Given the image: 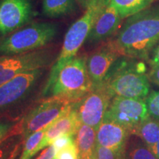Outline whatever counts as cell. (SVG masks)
<instances>
[{"instance_id":"obj_17","label":"cell","mask_w":159,"mask_h":159,"mask_svg":"<svg viewBox=\"0 0 159 159\" xmlns=\"http://www.w3.org/2000/svg\"><path fill=\"white\" fill-rule=\"evenodd\" d=\"M76 0H43L42 12L49 18L66 16L75 11Z\"/></svg>"},{"instance_id":"obj_34","label":"cell","mask_w":159,"mask_h":159,"mask_svg":"<svg viewBox=\"0 0 159 159\" xmlns=\"http://www.w3.org/2000/svg\"><path fill=\"white\" fill-rule=\"evenodd\" d=\"M78 159H94L92 157H81V158H78Z\"/></svg>"},{"instance_id":"obj_12","label":"cell","mask_w":159,"mask_h":159,"mask_svg":"<svg viewBox=\"0 0 159 159\" xmlns=\"http://www.w3.org/2000/svg\"><path fill=\"white\" fill-rule=\"evenodd\" d=\"M121 56L114 40L103 43L87 55V70L94 88L104 82L111 67Z\"/></svg>"},{"instance_id":"obj_33","label":"cell","mask_w":159,"mask_h":159,"mask_svg":"<svg viewBox=\"0 0 159 159\" xmlns=\"http://www.w3.org/2000/svg\"><path fill=\"white\" fill-rule=\"evenodd\" d=\"M21 144L20 145H19V146L17 147L16 148V149L15 150V151L14 152H13V155H12V156L11 157V158L10 159H16V156H17V155H18V153H19V149H20V146H21Z\"/></svg>"},{"instance_id":"obj_23","label":"cell","mask_w":159,"mask_h":159,"mask_svg":"<svg viewBox=\"0 0 159 159\" xmlns=\"http://www.w3.org/2000/svg\"><path fill=\"white\" fill-rule=\"evenodd\" d=\"M94 159H125V150H114L97 144Z\"/></svg>"},{"instance_id":"obj_24","label":"cell","mask_w":159,"mask_h":159,"mask_svg":"<svg viewBox=\"0 0 159 159\" xmlns=\"http://www.w3.org/2000/svg\"><path fill=\"white\" fill-rule=\"evenodd\" d=\"M151 118L159 121V91H152L145 99Z\"/></svg>"},{"instance_id":"obj_10","label":"cell","mask_w":159,"mask_h":159,"mask_svg":"<svg viewBox=\"0 0 159 159\" xmlns=\"http://www.w3.org/2000/svg\"><path fill=\"white\" fill-rule=\"evenodd\" d=\"M33 13L31 0H1L0 41L27 25Z\"/></svg>"},{"instance_id":"obj_21","label":"cell","mask_w":159,"mask_h":159,"mask_svg":"<svg viewBox=\"0 0 159 159\" xmlns=\"http://www.w3.org/2000/svg\"><path fill=\"white\" fill-rule=\"evenodd\" d=\"M46 129L47 128L37 131L34 134L30 135L26 139L22 150V155L20 159H30L39 152V148L44 136Z\"/></svg>"},{"instance_id":"obj_9","label":"cell","mask_w":159,"mask_h":159,"mask_svg":"<svg viewBox=\"0 0 159 159\" xmlns=\"http://www.w3.org/2000/svg\"><path fill=\"white\" fill-rule=\"evenodd\" d=\"M112 99L113 96L102 83L75 102L73 107L80 122L97 130L104 119Z\"/></svg>"},{"instance_id":"obj_22","label":"cell","mask_w":159,"mask_h":159,"mask_svg":"<svg viewBox=\"0 0 159 159\" xmlns=\"http://www.w3.org/2000/svg\"><path fill=\"white\" fill-rule=\"evenodd\" d=\"M125 159H158L144 142H137L131 147Z\"/></svg>"},{"instance_id":"obj_19","label":"cell","mask_w":159,"mask_h":159,"mask_svg":"<svg viewBox=\"0 0 159 159\" xmlns=\"http://www.w3.org/2000/svg\"><path fill=\"white\" fill-rule=\"evenodd\" d=\"M118 11L122 19L148 8L154 0H107Z\"/></svg>"},{"instance_id":"obj_28","label":"cell","mask_w":159,"mask_h":159,"mask_svg":"<svg viewBox=\"0 0 159 159\" xmlns=\"http://www.w3.org/2000/svg\"><path fill=\"white\" fill-rule=\"evenodd\" d=\"M56 150L52 144H50L40 154V156L36 159H55L56 156Z\"/></svg>"},{"instance_id":"obj_8","label":"cell","mask_w":159,"mask_h":159,"mask_svg":"<svg viewBox=\"0 0 159 159\" xmlns=\"http://www.w3.org/2000/svg\"><path fill=\"white\" fill-rule=\"evenodd\" d=\"M150 118L145 99L114 97L104 119L114 121L125 127L132 134L139 125Z\"/></svg>"},{"instance_id":"obj_11","label":"cell","mask_w":159,"mask_h":159,"mask_svg":"<svg viewBox=\"0 0 159 159\" xmlns=\"http://www.w3.org/2000/svg\"><path fill=\"white\" fill-rule=\"evenodd\" d=\"M46 69L26 71L0 85V110L25 99L33 91Z\"/></svg>"},{"instance_id":"obj_29","label":"cell","mask_w":159,"mask_h":159,"mask_svg":"<svg viewBox=\"0 0 159 159\" xmlns=\"http://www.w3.org/2000/svg\"><path fill=\"white\" fill-rule=\"evenodd\" d=\"M148 77L150 82L159 86V66L151 67V70L148 73Z\"/></svg>"},{"instance_id":"obj_5","label":"cell","mask_w":159,"mask_h":159,"mask_svg":"<svg viewBox=\"0 0 159 159\" xmlns=\"http://www.w3.org/2000/svg\"><path fill=\"white\" fill-rule=\"evenodd\" d=\"M106 4L107 0H94L82 16L69 27L66 33L61 50L52 66H61L77 55L80 49L86 41L95 20Z\"/></svg>"},{"instance_id":"obj_18","label":"cell","mask_w":159,"mask_h":159,"mask_svg":"<svg viewBox=\"0 0 159 159\" xmlns=\"http://www.w3.org/2000/svg\"><path fill=\"white\" fill-rule=\"evenodd\" d=\"M132 134L139 137L149 148H152L159 141V121L150 117L139 125Z\"/></svg>"},{"instance_id":"obj_13","label":"cell","mask_w":159,"mask_h":159,"mask_svg":"<svg viewBox=\"0 0 159 159\" xmlns=\"http://www.w3.org/2000/svg\"><path fill=\"white\" fill-rule=\"evenodd\" d=\"M122 19L118 11L107 1L104 9L95 20L85 43L94 44L109 39L116 33Z\"/></svg>"},{"instance_id":"obj_6","label":"cell","mask_w":159,"mask_h":159,"mask_svg":"<svg viewBox=\"0 0 159 159\" xmlns=\"http://www.w3.org/2000/svg\"><path fill=\"white\" fill-rule=\"evenodd\" d=\"M54 54L49 49L14 55L0 56V85L18 75L39 69H46L52 62Z\"/></svg>"},{"instance_id":"obj_26","label":"cell","mask_w":159,"mask_h":159,"mask_svg":"<svg viewBox=\"0 0 159 159\" xmlns=\"http://www.w3.org/2000/svg\"><path fill=\"white\" fill-rule=\"evenodd\" d=\"M55 159H78V152L76 144L59 151L56 154Z\"/></svg>"},{"instance_id":"obj_20","label":"cell","mask_w":159,"mask_h":159,"mask_svg":"<svg viewBox=\"0 0 159 159\" xmlns=\"http://www.w3.org/2000/svg\"><path fill=\"white\" fill-rule=\"evenodd\" d=\"M24 139L14 128H12L8 134L0 141V159H10L16 149L21 144Z\"/></svg>"},{"instance_id":"obj_27","label":"cell","mask_w":159,"mask_h":159,"mask_svg":"<svg viewBox=\"0 0 159 159\" xmlns=\"http://www.w3.org/2000/svg\"><path fill=\"white\" fill-rule=\"evenodd\" d=\"M14 125L11 121H0V141L9 134Z\"/></svg>"},{"instance_id":"obj_3","label":"cell","mask_w":159,"mask_h":159,"mask_svg":"<svg viewBox=\"0 0 159 159\" xmlns=\"http://www.w3.org/2000/svg\"><path fill=\"white\" fill-rule=\"evenodd\" d=\"M122 57L113 65L102 83L113 97L146 99L150 92V84L145 75L144 64Z\"/></svg>"},{"instance_id":"obj_31","label":"cell","mask_w":159,"mask_h":159,"mask_svg":"<svg viewBox=\"0 0 159 159\" xmlns=\"http://www.w3.org/2000/svg\"><path fill=\"white\" fill-rule=\"evenodd\" d=\"M77 4L79 5H80V7L86 10L87 7H89V5H91L94 0H76Z\"/></svg>"},{"instance_id":"obj_15","label":"cell","mask_w":159,"mask_h":159,"mask_svg":"<svg viewBox=\"0 0 159 159\" xmlns=\"http://www.w3.org/2000/svg\"><path fill=\"white\" fill-rule=\"evenodd\" d=\"M73 105L67 112H66L64 114L60 116L55 122L47 127L44 136L40 144L39 150L49 146L54 142L55 139L63 135L68 134L75 136L80 122L78 119Z\"/></svg>"},{"instance_id":"obj_7","label":"cell","mask_w":159,"mask_h":159,"mask_svg":"<svg viewBox=\"0 0 159 159\" xmlns=\"http://www.w3.org/2000/svg\"><path fill=\"white\" fill-rule=\"evenodd\" d=\"M75 102L60 97L47 98L32 110L21 122L24 139L47 128L60 116L67 112Z\"/></svg>"},{"instance_id":"obj_30","label":"cell","mask_w":159,"mask_h":159,"mask_svg":"<svg viewBox=\"0 0 159 159\" xmlns=\"http://www.w3.org/2000/svg\"><path fill=\"white\" fill-rule=\"evenodd\" d=\"M151 67L159 66V43L155 47L152 52V56L150 60Z\"/></svg>"},{"instance_id":"obj_2","label":"cell","mask_w":159,"mask_h":159,"mask_svg":"<svg viewBox=\"0 0 159 159\" xmlns=\"http://www.w3.org/2000/svg\"><path fill=\"white\" fill-rule=\"evenodd\" d=\"M86 60L87 55H76L61 66L52 67L41 94L43 98L60 97L77 102L92 91Z\"/></svg>"},{"instance_id":"obj_1","label":"cell","mask_w":159,"mask_h":159,"mask_svg":"<svg viewBox=\"0 0 159 159\" xmlns=\"http://www.w3.org/2000/svg\"><path fill=\"white\" fill-rule=\"evenodd\" d=\"M122 56L147 59L159 43V7L128 17L114 40Z\"/></svg>"},{"instance_id":"obj_16","label":"cell","mask_w":159,"mask_h":159,"mask_svg":"<svg viewBox=\"0 0 159 159\" xmlns=\"http://www.w3.org/2000/svg\"><path fill=\"white\" fill-rule=\"evenodd\" d=\"M75 139L78 158H94L97 145V130L94 128L80 122L75 135Z\"/></svg>"},{"instance_id":"obj_14","label":"cell","mask_w":159,"mask_h":159,"mask_svg":"<svg viewBox=\"0 0 159 159\" xmlns=\"http://www.w3.org/2000/svg\"><path fill=\"white\" fill-rule=\"evenodd\" d=\"M130 131L114 121L104 119L97 130V144L114 150H125Z\"/></svg>"},{"instance_id":"obj_4","label":"cell","mask_w":159,"mask_h":159,"mask_svg":"<svg viewBox=\"0 0 159 159\" xmlns=\"http://www.w3.org/2000/svg\"><path fill=\"white\" fill-rule=\"evenodd\" d=\"M57 25L36 22L26 25L0 41V56L14 55L45 48L56 37Z\"/></svg>"},{"instance_id":"obj_25","label":"cell","mask_w":159,"mask_h":159,"mask_svg":"<svg viewBox=\"0 0 159 159\" xmlns=\"http://www.w3.org/2000/svg\"><path fill=\"white\" fill-rule=\"evenodd\" d=\"M75 144V136H71V135L65 134L58 137V138H57L56 139H55L54 142L52 143L51 144L53 145V147L55 148V150H56V152L57 153L59 151L63 150V149L68 148V147Z\"/></svg>"},{"instance_id":"obj_32","label":"cell","mask_w":159,"mask_h":159,"mask_svg":"<svg viewBox=\"0 0 159 159\" xmlns=\"http://www.w3.org/2000/svg\"><path fill=\"white\" fill-rule=\"evenodd\" d=\"M151 150L154 152V154L156 155L158 159H159V141L157 142V144L155 146L152 147V148H150Z\"/></svg>"}]
</instances>
